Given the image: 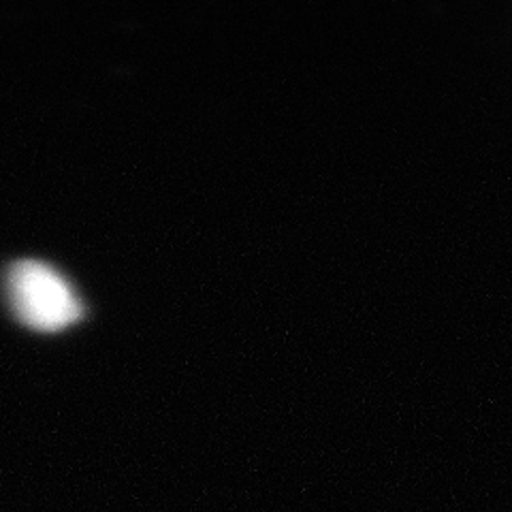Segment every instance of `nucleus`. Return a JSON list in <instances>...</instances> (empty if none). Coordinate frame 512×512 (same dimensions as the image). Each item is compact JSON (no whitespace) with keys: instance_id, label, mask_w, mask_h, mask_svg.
Returning a JSON list of instances; mask_svg holds the SVG:
<instances>
[{"instance_id":"f257e3e1","label":"nucleus","mask_w":512,"mask_h":512,"mask_svg":"<svg viewBox=\"0 0 512 512\" xmlns=\"http://www.w3.org/2000/svg\"><path fill=\"white\" fill-rule=\"evenodd\" d=\"M9 306L24 325L60 329L84 312L75 288L58 269L35 259L15 261L5 276Z\"/></svg>"}]
</instances>
